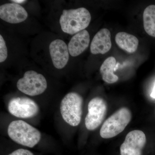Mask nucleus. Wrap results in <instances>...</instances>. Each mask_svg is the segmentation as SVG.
Returning a JSON list of instances; mask_svg holds the SVG:
<instances>
[{
    "label": "nucleus",
    "instance_id": "1",
    "mask_svg": "<svg viewBox=\"0 0 155 155\" xmlns=\"http://www.w3.org/2000/svg\"><path fill=\"white\" fill-rule=\"evenodd\" d=\"M8 133L15 142L30 148L37 144L41 138V134L37 128L21 120L11 122L8 127Z\"/></svg>",
    "mask_w": 155,
    "mask_h": 155
},
{
    "label": "nucleus",
    "instance_id": "2",
    "mask_svg": "<svg viewBox=\"0 0 155 155\" xmlns=\"http://www.w3.org/2000/svg\"><path fill=\"white\" fill-rule=\"evenodd\" d=\"M90 13L85 8L64 10L60 19L61 29L65 33L73 35L84 30L90 23Z\"/></svg>",
    "mask_w": 155,
    "mask_h": 155
},
{
    "label": "nucleus",
    "instance_id": "3",
    "mask_svg": "<svg viewBox=\"0 0 155 155\" xmlns=\"http://www.w3.org/2000/svg\"><path fill=\"white\" fill-rule=\"evenodd\" d=\"M132 114L128 108L119 109L105 121L100 130V135L104 139L113 138L122 132L130 123Z\"/></svg>",
    "mask_w": 155,
    "mask_h": 155
},
{
    "label": "nucleus",
    "instance_id": "4",
    "mask_svg": "<svg viewBox=\"0 0 155 155\" xmlns=\"http://www.w3.org/2000/svg\"><path fill=\"white\" fill-rule=\"evenodd\" d=\"M83 102L82 97L75 92L69 93L62 99L60 111L62 118L67 124L73 127L80 124Z\"/></svg>",
    "mask_w": 155,
    "mask_h": 155
},
{
    "label": "nucleus",
    "instance_id": "5",
    "mask_svg": "<svg viewBox=\"0 0 155 155\" xmlns=\"http://www.w3.org/2000/svg\"><path fill=\"white\" fill-rule=\"evenodd\" d=\"M17 88L25 94L35 96L41 94L47 88L44 76L34 71H28L17 82Z\"/></svg>",
    "mask_w": 155,
    "mask_h": 155
},
{
    "label": "nucleus",
    "instance_id": "6",
    "mask_svg": "<svg viewBox=\"0 0 155 155\" xmlns=\"http://www.w3.org/2000/svg\"><path fill=\"white\" fill-rule=\"evenodd\" d=\"M87 109L88 113L84 121L85 127L88 130H95L105 117L107 110V102L102 98L95 97L90 101Z\"/></svg>",
    "mask_w": 155,
    "mask_h": 155
},
{
    "label": "nucleus",
    "instance_id": "7",
    "mask_svg": "<svg viewBox=\"0 0 155 155\" xmlns=\"http://www.w3.org/2000/svg\"><path fill=\"white\" fill-rule=\"evenodd\" d=\"M9 113L17 118L26 119L34 117L38 114V105L33 100L26 97L14 98L8 105Z\"/></svg>",
    "mask_w": 155,
    "mask_h": 155
},
{
    "label": "nucleus",
    "instance_id": "8",
    "mask_svg": "<svg viewBox=\"0 0 155 155\" xmlns=\"http://www.w3.org/2000/svg\"><path fill=\"white\" fill-rule=\"evenodd\" d=\"M147 143V138L143 131L134 130L125 137L120 147V155H143Z\"/></svg>",
    "mask_w": 155,
    "mask_h": 155
},
{
    "label": "nucleus",
    "instance_id": "9",
    "mask_svg": "<svg viewBox=\"0 0 155 155\" xmlns=\"http://www.w3.org/2000/svg\"><path fill=\"white\" fill-rule=\"evenodd\" d=\"M28 17V13L25 9L16 3H8L0 6V18L13 24L25 21Z\"/></svg>",
    "mask_w": 155,
    "mask_h": 155
},
{
    "label": "nucleus",
    "instance_id": "10",
    "mask_svg": "<svg viewBox=\"0 0 155 155\" xmlns=\"http://www.w3.org/2000/svg\"><path fill=\"white\" fill-rule=\"evenodd\" d=\"M49 51L54 66L58 69L65 67L69 59L68 48L62 40L56 39L50 44Z\"/></svg>",
    "mask_w": 155,
    "mask_h": 155
},
{
    "label": "nucleus",
    "instance_id": "11",
    "mask_svg": "<svg viewBox=\"0 0 155 155\" xmlns=\"http://www.w3.org/2000/svg\"><path fill=\"white\" fill-rule=\"evenodd\" d=\"M112 47L111 33L106 28L101 29L93 38L91 45V52L93 54H104L110 50Z\"/></svg>",
    "mask_w": 155,
    "mask_h": 155
},
{
    "label": "nucleus",
    "instance_id": "12",
    "mask_svg": "<svg viewBox=\"0 0 155 155\" xmlns=\"http://www.w3.org/2000/svg\"><path fill=\"white\" fill-rule=\"evenodd\" d=\"M90 35L86 30L81 31L72 37L68 45L69 54L76 57L83 52L89 45Z\"/></svg>",
    "mask_w": 155,
    "mask_h": 155
},
{
    "label": "nucleus",
    "instance_id": "13",
    "mask_svg": "<svg viewBox=\"0 0 155 155\" xmlns=\"http://www.w3.org/2000/svg\"><path fill=\"white\" fill-rule=\"evenodd\" d=\"M115 41L119 48L129 54L135 52L138 48V39L126 32L117 33L115 37Z\"/></svg>",
    "mask_w": 155,
    "mask_h": 155
},
{
    "label": "nucleus",
    "instance_id": "14",
    "mask_svg": "<svg viewBox=\"0 0 155 155\" xmlns=\"http://www.w3.org/2000/svg\"><path fill=\"white\" fill-rule=\"evenodd\" d=\"M116 66V60L113 57H109L104 61L100 68L103 80L109 84L117 82L119 77L114 73Z\"/></svg>",
    "mask_w": 155,
    "mask_h": 155
},
{
    "label": "nucleus",
    "instance_id": "15",
    "mask_svg": "<svg viewBox=\"0 0 155 155\" xmlns=\"http://www.w3.org/2000/svg\"><path fill=\"white\" fill-rule=\"evenodd\" d=\"M143 27L147 34L155 37V5H150L143 13Z\"/></svg>",
    "mask_w": 155,
    "mask_h": 155
},
{
    "label": "nucleus",
    "instance_id": "16",
    "mask_svg": "<svg viewBox=\"0 0 155 155\" xmlns=\"http://www.w3.org/2000/svg\"><path fill=\"white\" fill-rule=\"evenodd\" d=\"M8 57V49L3 37L0 35V62H4Z\"/></svg>",
    "mask_w": 155,
    "mask_h": 155
},
{
    "label": "nucleus",
    "instance_id": "17",
    "mask_svg": "<svg viewBox=\"0 0 155 155\" xmlns=\"http://www.w3.org/2000/svg\"><path fill=\"white\" fill-rule=\"evenodd\" d=\"M8 155H34L33 153L28 150L19 149L11 153Z\"/></svg>",
    "mask_w": 155,
    "mask_h": 155
},
{
    "label": "nucleus",
    "instance_id": "18",
    "mask_svg": "<svg viewBox=\"0 0 155 155\" xmlns=\"http://www.w3.org/2000/svg\"><path fill=\"white\" fill-rule=\"evenodd\" d=\"M150 96L153 98L155 99V82L153 87L152 91L150 94Z\"/></svg>",
    "mask_w": 155,
    "mask_h": 155
},
{
    "label": "nucleus",
    "instance_id": "19",
    "mask_svg": "<svg viewBox=\"0 0 155 155\" xmlns=\"http://www.w3.org/2000/svg\"><path fill=\"white\" fill-rule=\"evenodd\" d=\"M12 2H14L16 3H22L25 2H26L25 1H23V0H13V1H12Z\"/></svg>",
    "mask_w": 155,
    "mask_h": 155
}]
</instances>
